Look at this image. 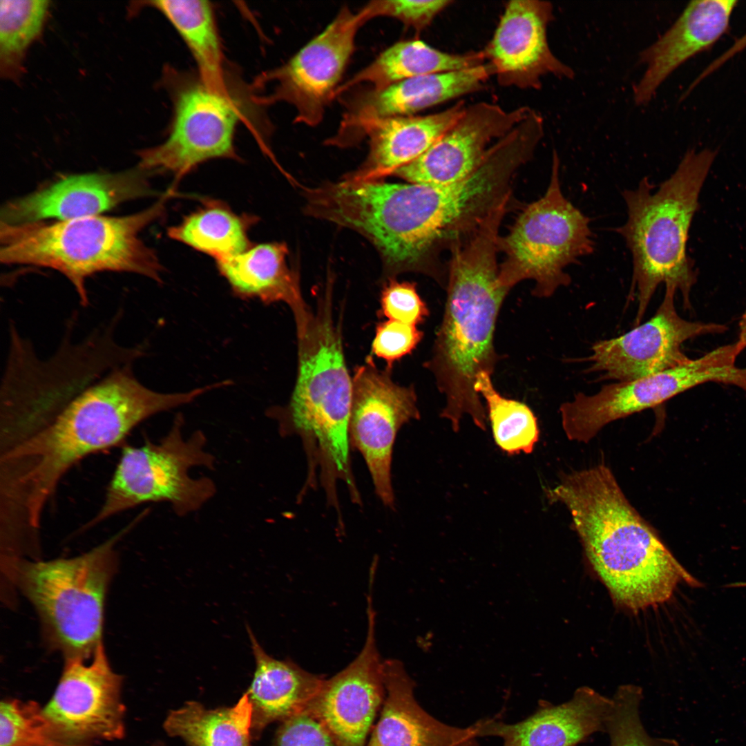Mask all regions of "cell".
Segmentation results:
<instances>
[{
    "label": "cell",
    "instance_id": "9c48e42d",
    "mask_svg": "<svg viewBox=\"0 0 746 746\" xmlns=\"http://www.w3.org/2000/svg\"><path fill=\"white\" fill-rule=\"evenodd\" d=\"M497 247L505 254L499 266V285L510 290L524 280H533L532 294L538 298L550 297L568 286L571 278L566 268L593 252L589 218L562 193L555 151L545 193L526 207L506 235L499 236Z\"/></svg>",
    "mask_w": 746,
    "mask_h": 746
},
{
    "label": "cell",
    "instance_id": "30bf717a",
    "mask_svg": "<svg viewBox=\"0 0 746 746\" xmlns=\"http://www.w3.org/2000/svg\"><path fill=\"white\" fill-rule=\"evenodd\" d=\"M184 419L178 414L160 441L125 445L108 485L104 501L82 530L142 504L166 501L184 516L200 509L216 492L209 477L192 478L193 467L214 469L215 457L206 450L207 438L197 430L183 436Z\"/></svg>",
    "mask_w": 746,
    "mask_h": 746
},
{
    "label": "cell",
    "instance_id": "44dd1931",
    "mask_svg": "<svg viewBox=\"0 0 746 746\" xmlns=\"http://www.w3.org/2000/svg\"><path fill=\"white\" fill-rule=\"evenodd\" d=\"M149 173L139 167L115 173L68 176L50 186L10 201L1 211V224L19 225L99 216L130 200L153 195Z\"/></svg>",
    "mask_w": 746,
    "mask_h": 746
},
{
    "label": "cell",
    "instance_id": "b9f144b4",
    "mask_svg": "<svg viewBox=\"0 0 746 746\" xmlns=\"http://www.w3.org/2000/svg\"><path fill=\"white\" fill-rule=\"evenodd\" d=\"M149 746H165V745L163 743H160V742H155V743H153V744H151Z\"/></svg>",
    "mask_w": 746,
    "mask_h": 746
},
{
    "label": "cell",
    "instance_id": "277c9868",
    "mask_svg": "<svg viewBox=\"0 0 746 746\" xmlns=\"http://www.w3.org/2000/svg\"><path fill=\"white\" fill-rule=\"evenodd\" d=\"M716 156L704 149L688 151L675 171L655 190L648 177L622 196L627 219L616 229L633 261L629 297L635 294L638 310L634 325L642 320L658 286L680 291L685 309L697 274L687 255L691 224L700 191Z\"/></svg>",
    "mask_w": 746,
    "mask_h": 746
},
{
    "label": "cell",
    "instance_id": "ba28073f",
    "mask_svg": "<svg viewBox=\"0 0 746 746\" xmlns=\"http://www.w3.org/2000/svg\"><path fill=\"white\" fill-rule=\"evenodd\" d=\"M131 526L74 557L32 561L4 554L8 575L35 607L50 647L65 658L90 659L102 643L115 545Z\"/></svg>",
    "mask_w": 746,
    "mask_h": 746
},
{
    "label": "cell",
    "instance_id": "4dcf8cb0",
    "mask_svg": "<svg viewBox=\"0 0 746 746\" xmlns=\"http://www.w3.org/2000/svg\"><path fill=\"white\" fill-rule=\"evenodd\" d=\"M256 221L255 216L238 215L220 201L209 200L170 227L168 235L218 261L237 256L251 246L248 231Z\"/></svg>",
    "mask_w": 746,
    "mask_h": 746
},
{
    "label": "cell",
    "instance_id": "d4e9b609",
    "mask_svg": "<svg viewBox=\"0 0 746 746\" xmlns=\"http://www.w3.org/2000/svg\"><path fill=\"white\" fill-rule=\"evenodd\" d=\"M287 254L285 243L269 242L251 245L237 256L216 262L236 297L266 305L278 302L288 305L299 334L306 329L313 314L302 297L297 273L287 265Z\"/></svg>",
    "mask_w": 746,
    "mask_h": 746
},
{
    "label": "cell",
    "instance_id": "8d00e7d4",
    "mask_svg": "<svg viewBox=\"0 0 746 746\" xmlns=\"http://www.w3.org/2000/svg\"><path fill=\"white\" fill-rule=\"evenodd\" d=\"M422 338L423 332L416 325L389 320L377 325L372 352L391 368L395 361L410 353Z\"/></svg>",
    "mask_w": 746,
    "mask_h": 746
},
{
    "label": "cell",
    "instance_id": "ffe728a7",
    "mask_svg": "<svg viewBox=\"0 0 746 746\" xmlns=\"http://www.w3.org/2000/svg\"><path fill=\"white\" fill-rule=\"evenodd\" d=\"M532 111L528 106L506 111L488 102L466 106L455 123L425 152L394 175L412 183L446 184L460 181L479 166L492 141L504 137Z\"/></svg>",
    "mask_w": 746,
    "mask_h": 746
},
{
    "label": "cell",
    "instance_id": "836d02e7",
    "mask_svg": "<svg viewBox=\"0 0 746 746\" xmlns=\"http://www.w3.org/2000/svg\"><path fill=\"white\" fill-rule=\"evenodd\" d=\"M0 746L58 745L39 704L10 698L1 702Z\"/></svg>",
    "mask_w": 746,
    "mask_h": 746
},
{
    "label": "cell",
    "instance_id": "cb8c5ba5",
    "mask_svg": "<svg viewBox=\"0 0 746 746\" xmlns=\"http://www.w3.org/2000/svg\"><path fill=\"white\" fill-rule=\"evenodd\" d=\"M383 673L386 696L365 746H478L476 724L452 727L420 707L413 694L414 683L399 660H384Z\"/></svg>",
    "mask_w": 746,
    "mask_h": 746
},
{
    "label": "cell",
    "instance_id": "8992f818",
    "mask_svg": "<svg viewBox=\"0 0 746 746\" xmlns=\"http://www.w3.org/2000/svg\"><path fill=\"white\" fill-rule=\"evenodd\" d=\"M166 198L125 216L99 215L49 224H1L0 260L59 271L73 285L83 306L89 303L86 280L98 272L135 273L161 283L162 267L139 234L162 216Z\"/></svg>",
    "mask_w": 746,
    "mask_h": 746
},
{
    "label": "cell",
    "instance_id": "e0dca14e",
    "mask_svg": "<svg viewBox=\"0 0 746 746\" xmlns=\"http://www.w3.org/2000/svg\"><path fill=\"white\" fill-rule=\"evenodd\" d=\"M367 631L358 656L328 680L306 712L317 718L337 746H365L376 714L385 700L383 661L376 646V613L367 597Z\"/></svg>",
    "mask_w": 746,
    "mask_h": 746
},
{
    "label": "cell",
    "instance_id": "4316f807",
    "mask_svg": "<svg viewBox=\"0 0 746 746\" xmlns=\"http://www.w3.org/2000/svg\"><path fill=\"white\" fill-rule=\"evenodd\" d=\"M247 632L256 670L245 692L252 705L251 736L258 738L270 723L305 712L324 682L289 659L277 660L267 654L249 627Z\"/></svg>",
    "mask_w": 746,
    "mask_h": 746
},
{
    "label": "cell",
    "instance_id": "52a82bcc",
    "mask_svg": "<svg viewBox=\"0 0 746 746\" xmlns=\"http://www.w3.org/2000/svg\"><path fill=\"white\" fill-rule=\"evenodd\" d=\"M115 325L99 327L82 343L65 342L50 360L38 359L10 325V346L1 396L0 452L46 426L104 370L126 363L131 350L113 339Z\"/></svg>",
    "mask_w": 746,
    "mask_h": 746
},
{
    "label": "cell",
    "instance_id": "d590c367",
    "mask_svg": "<svg viewBox=\"0 0 746 746\" xmlns=\"http://www.w3.org/2000/svg\"><path fill=\"white\" fill-rule=\"evenodd\" d=\"M381 313L390 320L416 325L429 315L426 304L410 282L391 280L383 289Z\"/></svg>",
    "mask_w": 746,
    "mask_h": 746
},
{
    "label": "cell",
    "instance_id": "ab89813d",
    "mask_svg": "<svg viewBox=\"0 0 746 746\" xmlns=\"http://www.w3.org/2000/svg\"><path fill=\"white\" fill-rule=\"evenodd\" d=\"M746 48V33L743 35L740 38L735 41V43L729 47L723 54L709 64L704 70L698 75V77L694 81L690 87L688 89L687 93L693 89L700 81H702L707 76L714 72L716 69L720 67L724 63H725L729 59L742 51Z\"/></svg>",
    "mask_w": 746,
    "mask_h": 746
},
{
    "label": "cell",
    "instance_id": "4fadbf2b",
    "mask_svg": "<svg viewBox=\"0 0 746 746\" xmlns=\"http://www.w3.org/2000/svg\"><path fill=\"white\" fill-rule=\"evenodd\" d=\"M88 660L65 658L56 689L43 707L58 746H97L125 735L122 676L111 668L102 643Z\"/></svg>",
    "mask_w": 746,
    "mask_h": 746
},
{
    "label": "cell",
    "instance_id": "f35d334b",
    "mask_svg": "<svg viewBox=\"0 0 746 746\" xmlns=\"http://www.w3.org/2000/svg\"><path fill=\"white\" fill-rule=\"evenodd\" d=\"M273 746H337L325 726L306 711L282 722Z\"/></svg>",
    "mask_w": 746,
    "mask_h": 746
},
{
    "label": "cell",
    "instance_id": "7c38bea8",
    "mask_svg": "<svg viewBox=\"0 0 746 746\" xmlns=\"http://www.w3.org/2000/svg\"><path fill=\"white\" fill-rule=\"evenodd\" d=\"M171 89L173 115L165 141L139 153V168L149 174L171 173L177 182L199 164L215 158L237 159L234 134L244 113L239 99L220 93L199 77H180Z\"/></svg>",
    "mask_w": 746,
    "mask_h": 746
},
{
    "label": "cell",
    "instance_id": "7a4b0ae2",
    "mask_svg": "<svg viewBox=\"0 0 746 746\" xmlns=\"http://www.w3.org/2000/svg\"><path fill=\"white\" fill-rule=\"evenodd\" d=\"M545 493L570 512L590 564L618 605L638 611L667 601L682 581L700 585L629 503L605 464L564 474Z\"/></svg>",
    "mask_w": 746,
    "mask_h": 746
},
{
    "label": "cell",
    "instance_id": "83f0119b",
    "mask_svg": "<svg viewBox=\"0 0 746 746\" xmlns=\"http://www.w3.org/2000/svg\"><path fill=\"white\" fill-rule=\"evenodd\" d=\"M485 59L483 50L452 54L419 39L402 41L385 50L370 65L340 85L335 96L363 83L371 84L372 88H382L415 77L477 66L484 64Z\"/></svg>",
    "mask_w": 746,
    "mask_h": 746
},
{
    "label": "cell",
    "instance_id": "f1b7e54d",
    "mask_svg": "<svg viewBox=\"0 0 746 746\" xmlns=\"http://www.w3.org/2000/svg\"><path fill=\"white\" fill-rule=\"evenodd\" d=\"M145 3L160 11L180 35L194 58L200 79L215 91L228 92L221 43L211 3L204 0H158Z\"/></svg>",
    "mask_w": 746,
    "mask_h": 746
},
{
    "label": "cell",
    "instance_id": "6da1fadb",
    "mask_svg": "<svg viewBox=\"0 0 746 746\" xmlns=\"http://www.w3.org/2000/svg\"><path fill=\"white\" fill-rule=\"evenodd\" d=\"M133 363L117 365L74 396L31 437L0 452V526L20 537L39 535L42 515L59 482L77 462L122 443L140 423L189 403L187 392L143 385Z\"/></svg>",
    "mask_w": 746,
    "mask_h": 746
},
{
    "label": "cell",
    "instance_id": "d6a6232c",
    "mask_svg": "<svg viewBox=\"0 0 746 746\" xmlns=\"http://www.w3.org/2000/svg\"><path fill=\"white\" fill-rule=\"evenodd\" d=\"M49 4L46 0L1 1L0 71L3 77L16 79L21 75L24 57L42 32Z\"/></svg>",
    "mask_w": 746,
    "mask_h": 746
},
{
    "label": "cell",
    "instance_id": "5b68a950",
    "mask_svg": "<svg viewBox=\"0 0 746 746\" xmlns=\"http://www.w3.org/2000/svg\"><path fill=\"white\" fill-rule=\"evenodd\" d=\"M297 380L289 403L271 408L282 434L299 435L310 461L320 463L322 482L355 486L350 457L352 380L345 362L341 334L331 298L321 300L306 329L298 335Z\"/></svg>",
    "mask_w": 746,
    "mask_h": 746
},
{
    "label": "cell",
    "instance_id": "9a60e30c",
    "mask_svg": "<svg viewBox=\"0 0 746 746\" xmlns=\"http://www.w3.org/2000/svg\"><path fill=\"white\" fill-rule=\"evenodd\" d=\"M352 387L350 446L362 455L377 496L392 507L394 444L400 428L419 419L416 393L413 387L394 383L388 371L379 370L372 358L356 369Z\"/></svg>",
    "mask_w": 746,
    "mask_h": 746
},
{
    "label": "cell",
    "instance_id": "60d3db41",
    "mask_svg": "<svg viewBox=\"0 0 746 746\" xmlns=\"http://www.w3.org/2000/svg\"><path fill=\"white\" fill-rule=\"evenodd\" d=\"M738 326V338L735 343L738 353L740 354L746 348V309L740 319Z\"/></svg>",
    "mask_w": 746,
    "mask_h": 746
},
{
    "label": "cell",
    "instance_id": "74e56055",
    "mask_svg": "<svg viewBox=\"0 0 746 746\" xmlns=\"http://www.w3.org/2000/svg\"><path fill=\"white\" fill-rule=\"evenodd\" d=\"M376 17L394 18L417 30L426 28L450 3V0H386L372 1Z\"/></svg>",
    "mask_w": 746,
    "mask_h": 746
},
{
    "label": "cell",
    "instance_id": "ac0fdd59",
    "mask_svg": "<svg viewBox=\"0 0 746 746\" xmlns=\"http://www.w3.org/2000/svg\"><path fill=\"white\" fill-rule=\"evenodd\" d=\"M494 75L488 62L470 68L407 79L382 88L366 89L347 100L336 133L327 143L357 144L371 123L410 116L423 109L480 90Z\"/></svg>",
    "mask_w": 746,
    "mask_h": 746
},
{
    "label": "cell",
    "instance_id": "484cf974",
    "mask_svg": "<svg viewBox=\"0 0 746 746\" xmlns=\"http://www.w3.org/2000/svg\"><path fill=\"white\" fill-rule=\"evenodd\" d=\"M463 102L434 114L385 118L371 123L364 132L368 137L367 157L354 180H381L413 162L425 152L460 117Z\"/></svg>",
    "mask_w": 746,
    "mask_h": 746
},
{
    "label": "cell",
    "instance_id": "8fae6325",
    "mask_svg": "<svg viewBox=\"0 0 746 746\" xmlns=\"http://www.w3.org/2000/svg\"><path fill=\"white\" fill-rule=\"evenodd\" d=\"M734 343L720 346L676 367L635 380L604 385L597 393L575 394L560 408L571 441L588 443L607 424L658 406L698 385L716 382L746 388V367L736 364Z\"/></svg>",
    "mask_w": 746,
    "mask_h": 746
},
{
    "label": "cell",
    "instance_id": "f546056e",
    "mask_svg": "<svg viewBox=\"0 0 746 746\" xmlns=\"http://www.w3.org/2000/svg\"><path fill=\"white\" fill-rule=\"evenodd\" d=\"M252 705L245 693L229 707L207 709L190 701L171 711L164 728L189 746H250Z\"/></svg>",
    "mask_w": 746,
    "mask_h": 746
},
{
    "label": "cell",
    "instance_id": "2e32d148",
    "mask_svg": "<svg viewBox=\"0 0 746 746\" xmlns=\"http://www.w3.org/2000/svg\"><path fill=\"white\" fill-rule=\"evenodd\" d=\"M676 291L665 288L663 300L648 321L629 332L595 342L584 361L587 370L601 379L625 382L667 370L689 362L682 351L686 341L706 334L723 333L725 325L689 321L676 309Z\"/></svg>",
    "mask_w": 746,
    "mask_h": 746
},
{
    "label": "cell",
    "instance_id": "3957f363",
    "mask_svg": "<svg viewBox=\"0 0 746 746\" xmlns=\"http://www.w3.org/2000/svg\"><path fill=\"white\" fill-rule=\"evenodd\" d=\"M506 213L503 206L493 208L468 238L450 250L445 309L424 366L446 399L441 417L455 432L465 414L486 430V411L475 384L481 372L492 375L499 360L494 333L510 291L499 283L497 262L499 231Z\"/></svg>",
    "mask_w": 746,
    "mask_h": 746
},
{
    "label": "cell",
    "instance_id": "603a6c76",
    "mask_svg": "<svg viewBox=\"0 0 746 746\" xmlns=\"http://www.w3.org/2000/svg\"><path fill=\"white\" fill-rule=\"evenodd\" d=\"M611 706V698L584 686L569 700L543 707L517 723L488 720L477 725L479 736H499L503 746H576L605 729Z\"/></svg>",
    "mask_w": 746,
    "mask_h": 746
},
{
    "label": "cell",
    "instance_id": "e575fe53",
    "mask_svg": "<svg viewBox=\"0 0 746 746\" xmlns=\"http://www.w3.org/2000/svg\"><path fill=\"white\" fill-rule=\"evenodd\" d=\"M641 689L635 685L619 687L612 699L605 729L611 746H680L675 740L651 737L640 716Z\"/></svg>",
    "mask_w": 746,
    "mask_h": 746
},
{
    "label": "cell",
    "instance_id": "5bb4252c",
    "mask_svg": "<svg viewBox=\"0 0 746 746\" xmlns=\"http://www.w3.org/2000/svg\"><path fill=\"white\" fill-rule=\"evenodd\" d=\"M375 17L371 3L356 12L344 6L318 35L261 83L275 82L266 101L285 102L296 111L295 122L318 124L354 50L359 29Z\"/></svg>",
    "mask_w": 746,
    "mask_h": 746
},
{
    "label": "cell",
    "instance_id": "1f68e13d",
    "mask_svg": "<svg viewBox=\"0 0 746 746\" xmlns=\"http://www.w3.org/2000/svg\"><path fill=\"white\" fill-rule=\"evenodd\" d=\"M475 390L486 403V412L497 446L512 455L531 453L539 440L537 420L526 404L501 396L491 381V375L481 372Z\"/></svg>",
    "mask_w": 746,
    "mask_h": 746
},
{
    "label": "cell",
    "instance_id": "7402d4cb",
    "mask_svg": "<svg viewBox=\"0 0 746 746\" xmlns=\"http://www.w3.org/2000/svg\"><path fill=\"white\" fill-rule=\"evenodd\" d=\"M737 3L734 0L689 2L673 24L640 54L639 61L645 70L633 88L635 104H648L675 70L710 48L728 30Z\"/></svg>",
    "mask_w": 746,
    "mask_h": 746
},
{
    "label": "cell",
    "instance_id": "d6986e66",
    "mask_svg": "<svg viewBox=\"0 0 746 746\" xmlns=\"http://www.w3.org/2000/svg\"><path fill=\"white\" fill-rule=\"evenodd\" d=\"M553 7L546 1L514 0L506 3L494 35L483 50L499 84L519 88L541 87L546 75L573 79V70L551 51L547 28Z\"/></svg>",
    "mask_w": 746,
    "mask_h": 746
}]
</instances>
